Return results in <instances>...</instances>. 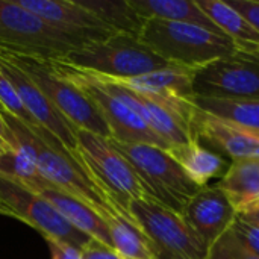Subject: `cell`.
<instances>
[{"instance_id":"cell-1","label":"cell","mask_w":259,"mask_h":259,"mask_svg":"<svg viewBox=\"0 0 259 259\" xmlns=\"http://www.w3.org/2000/svg\"><path fill=\"white\" fill-rule=\"evenodd\" d=\"M2 114L17 141L30 149L41 176L50 185L82 200L103 217L111 212H123L90 178L77 155H71L55 135L41 126L30 129L6 112Z\"/></svg>"},{"instance_id":"cell-2","label":"cell","mask_w":259,"mask_h":259,"mask_svg":"<svg viewBox=\"0 0 259 259\" xmlns=\"http://www.w3.org/2000/svg\"><path fill=\"white\" fill-rule=\"evenodd\" d=\"M138 38L167 62L190 68H202L238 53L237 44L229 36L188 23L149 18Z\"/></svg>"},{"instance_id":"cell-3","label":"cell","mask_w":259,"mask_h":259,"mask_svg":"<svg viewBox=\"0 0 259 259\" xmlns=\"http://www.w3.org/2000/svg\"><path fill=\"white\" fill-rule=\"evenodd\" d=\"M58 62L115 80L140 77L173 65L129 33H114L103 41L82 46Z\"/></svg>"},{"instance_id":"cell-4","label":"cell","mask_w":259,"mask_h":259,"mask_svg":"<svg viewBox=\"0 0 259 259\" xmlns=\"http://www.w3.org/2000/svg\"><path fill=\"white\" fill-rule=\"evenodd\" d=\"M82 46L87 44L26 9L18 0H0V52L61 61Z\"/></svg>"},{"instance_id":"cell-5","label":"cell","mask_w":259,"mask_h":259,"mask_svg":"<svg viewBox=\"0 0 259 259\" xmlns=\"http://www.w3.org/2000/svg\"><path fill=\"white\" fill-rule=\"evenodd\" d=\"M77 158L105 196L123 212L135 199H149L132 165L112 146L109 138L76 129Z\"/></svg>"},{"instance_id":"cell-6","label":"cell","mask_w":259,"mask_h":259,"mask_svg":"<svg viewBox=\"0 0 259 259\" xmlns=\"http://www.w3.org/2000/svg\"><path fill=\"white\" fill-rule=\"evenodd\" d=\"M138 175L149 199L159 205L182 212L187 202L200 190L184 173L167 149L150 144H126L111 140Z\"/></svg>"},{"instance_id":"cell-7","label":"cell","mask_w":259,"mask_h":259,"mask_svg":"<svg viewBox=\"0 0 259 259\" xmlns=\"http://www.w3.org/2000/svg\"><path fill=\"white\" fill-rule=\"evenodd\" d=\"M18 64L38 85L55 109L74 127L103 138H111L109 127L94 102L70 79L61 74L50 61L2 52Z\"/></svg>"},{"instance_id":"cell-8","label":"cell","mask_w":259,"mask_h":259,"mask_svg":"<svg viewBox=\"0 0 259 259\" xmlns=\"http://www.w3.org/2000/svg\"><path fill=\"white\" fill-rule=\"evenodd\" d=\"M87 74L93 80H96L105 91L132 108L168 146V149L194 140L191 120L196 105L193 103V100L146 94L124 87L115 80L90 73Z\"/></svg>"},{"instance_id":"cell-9","label":"cell","mask_w":259,"mask_h":259,"mask_svg":"<svg viewBox=\"0 0 259 259\" xmlns=\"http://www.w3.org/2000/svg\"><path fill=\"white\" fill-rule=\"evenodd\" d=\"M127 212L150 241L156 259H208L209 247L179 212L152 199L132 200Z\"/></svg>"},{"instance_id":"cell-10","label":"cell","mask_w":259,"mask_h":259,"mask_svg":"<svg viewBox=\"0 0 259 259\" xmlns=\"http://www.w3.org/2000/svg\"><path fill=\"white\" fill-rule=\"evenodd\" d=\"M0 206L8 215L20 219L35 228L44 238L59 240L77 249H83L91 237L71 226L55 206L41 194L0 175Z\"/></svg>"},{"instance_id":"cell-11","label":"cell","mask_w":259,"mask_h":259,"mask_svg":"<svg viewBox=\"0 0 259 259\" xmlns=\"http://www.w3.org/2000/svg\"><path fill=\"white\" fill-rule=\"evenodd\" d=\"M52 65L64 74L67 79L74 82L97 106L102 117L105 118L111 138L118 143L126 144H150L162 149H168V146L155 134V131L126 103L105 91L96 80H93L87 73L68 67L58 61H50Z\"/></svg>"},{"instance_id":"cell-12","label":"cell","mask_w":259,"mask_h":259,"mask_svg":"<svg viewBox=\"0 0 259 259\" xmlns=\"http://www.w3.org/2000/svg\"><path fill=\"white\" fill-rule=\"evenodd\" d=\"M194 97L259 100V61L238 52L209 62L196 71Z\"/></svg>"},{"instance_id":"cell-13","label":"cell","mask_w":259,"mask_h":259,"mask_svg":"<svg viewBox=\"0 0 259 259\" xmlns=\"http://www.w3.org/2000/svg\"><path fill=\"white\" fill-rule=\"evenodd\" d=\"M0 71L11 80L18 97L21 99L26 109L35 118V121L55 135L61 144L76 156L77 152V140L76 129L55 109V106L49 102V99L42 94L38 85L32 80V77L9 56L0 52Z\"/></svg>"},{"instance_id":"cell-14","label":"cell","mask_w":259,"mask_h":259,"mask_svg":"<svg viewBox=\"0 0 259 259\" xmlns=\"http://www.w3.org/2000/svg\"><path fill=\"white\" fill-rule=\"evenodd\" d=\"M193 135L208 149L222 156L237 159H259V131L228 118L205 112L196 106L191 120Z\"/></svg>"},{"instance_id":"cell-15","label":"cell","mask_w":259,"mask_h":259,"mask_svg":"<svg viewBox=\"0 0 259 259\" xmlns=\"http://www.w3.org/2000/svg\"><path fill=\"white\" fill-rule=\"evenodd\" d=\"M181 215L209 249L231 231L238 217L226 194L217 185L200 188L187 202Z\"/></svg>"},{"instance_id":"cell-16","label":"cell","mask_w":259,"mask_h":259,"mask_svg":"<svg viewBox=\"0 0 259 259\" xmlns=\"http://www.w3.org/2000/svg\"><path fill=\"white\" fill-rule=\"evenodd\" d=\"M21 6L76 36L83 44L99 42L115 32L77 0H18Z\"/></svg>"},{"instance_id":"cell-17","label":"cell","mask_w":259,"mask_h":259,"mask_svg":"<svg viewBox=\"0 0 259 259\" xmlns=\"http://www.w3.org/2000/svg\"><path fill=\"white\" fill-rule=\"evenodd\" d=\"M44 199H47L55 209L77 231L87 234L93 240L114 249L112 246V238L109 228L103 219V215L91 208L90 205L83 203L82 200L55 188L53 185H47L42 190L38 191Z\"/></svg>"},{"instance_id":"cell-18","label":"cell","mask_w":259,"mask_h":259,"mask_svg":"<svg viewBox=\"0 0 259 259\" xmlns=\"http://www.w3.org/2000/svg\"><path fill=\"white\" fill-rule=\"evenodd\" d=\"M217 187L238 215L259 208V159L232 161Z\"/></svg>"},{"instance_id":"cell-19","label":"cell","mask_w":259,"mask_h":259,"mask_svg":"<svg viewBox=\"0 0 259 259\" xmlns=\"http://www.w3.org/2000/svg\"><path fill=\"white\" fill-rule=\"evenodd\" d=\"M184 173L199 188L208 187L215 178H223L229 168V162L220 153L208 149L197 140L167 149Z\"/></svg>"},{"instance_id":"cell-20","label":"cell","mask_w":259,"mask_h":259,"mask_svg":"<svg viewBox=\"0 0 259 259\" xmlns=\"http://www.w3.org/2000/svg\"><path fill=\"white\" fill-rule=\"evenodd\" d=\"M197 70L199 68L170 65V67L152 71L140 77L126 79V80H115V79H111V80H115L124 87H129L135 91L146 93V94L193 100L194 99V76Z\"/></svg>"},{"instance_id":"cell-21","label":"cell","mask_w":259,"mask_h":259,"mask_svg":"<svg viewBox=\"0 0 259 259\" xmlns=\"http://www.w3.org/2000/svg\"><path fill=\"white\" fill-rule=\"evenodd\" d=\"M132 8L144 20L156 18L176 23L202 26L212 32L225 35L215 23L199 6L197 0H129Z\"/></svg>"},{"instance_id":"cell-22","label":"cell","mask_w":259,"mask_h":259,"mask_svg":"<svg viewBox=\"0 0 259 259\" xmlns=\"http://www.w3.org/2000/svg\"><path fill=\"white\" fill-rule=\"evenodd\" d=\"M197 3L215 26L237 44L240 53L259 47L258 30L228 2L197 0Z\"/></svg>"},{"instance_id":"cell-23","label":"cell","mask_w":259,"mask_h":259,"mask_svg":"<svg viewBox=\"0 0 259 259\" xmlns=\"http://www.w3.org/2000/svg\"><path fill=\"white\" fill-rule=\"evenodd\" d=\"M103 219L109 228L114 250L121 258L156 259L150 241L129 214L111 212L106 214Z\"/></svg>"},{"instance_id":"cell-24","label":"cell","mask_w":259,"mask_h":259,"mask_svg":"<svg viewBox=\"0 0 259 259\" xmlns=\"http://www.w3.org/2000/svg\"><path fill=\"white\" fill-rule=\"evenodd\" d=\"M83 8L93 12L115 33H129L140 36L144 18L132 8L129 0H77Z\"/></svg>"},{"instance_id":"cell-25","label":"cell","mask_w":259,"mask_h":259,"mask_svg":"<svg viewBox=\"0 0 259 259\" xmlns=\"http://www.w3.org/2000/svg\"><path fill=\"white\" fill-rule=\"evenodd\" d=\"M193 103L205 112L259 131V100H225L194 97Z\"/></svg>"},{"instance_id":"cell-26","label":"cell","mask_w":259,"mask_h":259,"mask_svg":"<svg viewBox=\"0 0 259 259\" xmlns=\"http://www.w3.org/2000/svg\"><path fill=\"white\" fill-rule=\"evenodd\" d=\"M0 108L3 112L17 118L18 121H21L23 124H26L30 129L39 126L35 121V118L30 115V112L26 109V106L23 105V102L18 97L11 80L2 71H0Z\"/></svg>"},{"instance_id":"cell-27","label":"cell","mask_w":259,"mask_h":259,"mask_svg":"<svg viewBox=\"0 0 259 259\" xmlns=\"http://www.w3.org/2000/svg\"><path fill=\"white\" fill-rule=\"evenodd\" d=\"M208 259H259V256L253 255L250 250H247L238 238L234 235L232 231H228L211 249Z\"/></svg>"},{"instance_id":"cell-28","label":"cell","mask_w":259,"mask_h":259,"mask_svg":"<svg viewBox=\"0 0 259 259\" xmlns=\"http://www.w3.org/2000/svg\"><path fill=\"white\" fill-rule=\"evenodd\" d=\"M231 231L247 250H250L253 255L259 256V228L250 225L249 222H246L244 219L238 215Z\"/></svg>"},{"instance_id":"cell-29","label":"cell","mask_w":259,"mask_h":259,"mask_svg":"<svg viewBox=\"0 0 259 259\" xmlns=\"http://www.w3.org/2000/svg\"><path fill=\"white\" fill-rule=\"evenodd\" d=\"M228 3L237 9L259 32V2L258 0H228Z\"/></svg>"},{"instance_id":"cell-30","label":"cell","mask_w":259,"mask_h":259,"mask_svg":"<svg viewBox=\"0 0 259 259\" xmlns=\"http://www.w3.org/2000/svg\"><path fill=\"white\" fill-rule=\"evenodd\" d=\"M46 241L49 244L52 259H82V250L68 243L52 238H46Z\"/></svg>"},{"instance_id":"cell-31","label":"cell","mask_w":259,"mask_h":259,"mask_svg":"<svg viewBox=\"0 0 259 259\" xmlns=\"http://www.w3.org/2000/svg\"><path fill=\"white\" fill-rule=\"evenodd\" d=\"M82 259H124L114 249L93 240L82 249Z\"/></svg>"},{"instance_id":"cell-32","label":"cell","mask_w":259,"mask_h":259,"mask_svg":"<svg viewBox=\"0 0 259 259\" xmlns=\"http://www.w3.org/2000/svg\"><path fill=\"white\" fill-rule=\"evenodd\" d=\"M17 146H18L17 138L14 137V134L9 129L3 114L0 112V153L9 152V150L15 149Z\"/></svg>"},{"instance_id":"cell-33","label":"cell","mask_w":259,"mask_h":259,"mask_svg":"<svg viewBox=\"0 0 259 259\" xmlns=\"http://www.w3.org/2000/svg\"><path fill=\"white\" fill-rule=\"evenodd\" d=\"M240 217H241V219H244L246 222H249L250 225H253V226L259 228V208L253 209V211H250V212L241 214Z\"/></svg>"},{"instance_id":"cell-34","label":"cell","mask_w":259,"mask_h":259,"mask_svg":"<svg viewBox=\"0 0 259 259\" xmlns=\"http://www.w3.org/2000/svg\"><path fill=\"white\" fill-rule=\"evenodd\" d=\"M244 55H249V56H252V58H255V59L259 61V47H255V49H252L249 52H244Z\"/></svg>"},{"instance_id":"cell-35","label":"cell","mask_w":259,"mask_h":259,"mask_svg":"<svg viewBox=\"0 0 259 259\" xmlns=\"http://www.w3.org/2000/svg\"><path fill=\"white\" fill-rule=\"evenodd\" d=\"M0 214H3V215H8V212H6V211L2 208V206H0Z\"/></svg>"},{"instance_id":"cell-36","label":"cell","mask_w":259,"mask_h":259,"mask_svg":"<svg viewBox=\"0 0 259 259\" xmlns=\"http://www.w3.org/2000/svg\"><path fill=\"white\" fill-rule=\"evenodd\" d=\"M0 112H3V111H2V108H0Z\"/></svg>"}]
</instances>
